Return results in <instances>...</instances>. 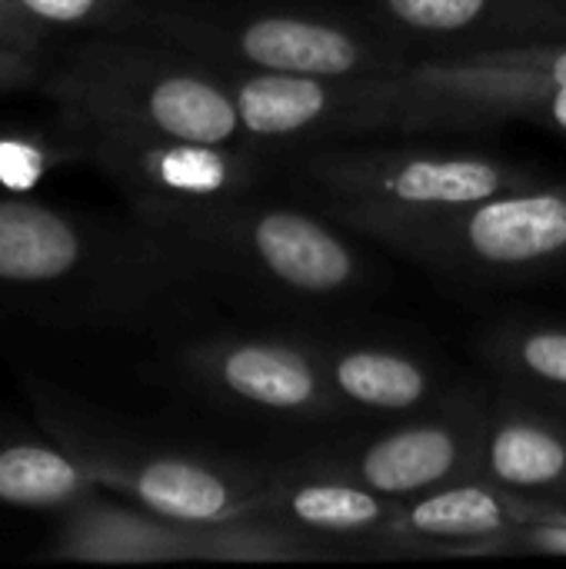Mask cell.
<instances>
[{
  "mask_svg": "<svg viewBox=\"0 0 566 569\" xmlns=\"http://www.w3.org/2000/svg\"><path fill=\"white\" fill-rule=\"evenodd\" d=\"M113 30L143 33L203 57L214 67L370 80L407 70L417 50L360 7L140 0Z\"/></svg>",
  "mask_w": 566,
  "mask_h": 569,
  "instance_id": "7a4b0ae2",
  "label": "cell"
},
{
  "mask_svg": "<svg viewBox=\"0 0 566 569\" xmlns=\"http://www.w3.org/2000/svg\"><path fill=\"white\" fill-rule=\"evenodd\" d=\"M30 23L43 33H73V30H113L127 10L133 7V0H13Z\"/></svg>",
  "mask_w": 566,
  "mask_h": 569,
  "instance_id": "7402d4cb",
  "label": "cell"
},
{
  "mask_svg": "<svg viewBox=\"0 0 566 569\" xmlns=\"http://www.w3.org/2000/svg\"><path fill=\"white\" fill-rule=\"evenodd\" d=\"M23 390L43 433L60 440L90 470L103 493L180 523L214 527L264 520L274 473L200 453L143 447L100 423L83 403L60 393L53 383L27 380Z\"/></svg>",
  "mask_w": 566,
  "mask_h": 569,
  "instance_id": "52a82bcc",
  "label": "cell"
},
{
  "mask_svg": "<svg viewBox=\"0 0 566 569\" xmlns=\"http://www.w3.org/2000/svg\"><path fill=\"white\" fill-rule=\"evenodd\" d=\"M370 240L457 283H520L566 270V180L380 227Z\"/></svg>",
  "mask_w": 566,
  "mask_h": 569,
  "instance_id": "ba28073f",
  "label": "cell"
},
{
  "mask_svg": "<svg viewBox=\"0 0 566 569\" xmlns=\"http://www.w3.org/2000/svg\"><path fill=\"white\" fill-rule=\"evenodd\" d=\"M397 507L400 500H390L354 477L300 463L297 470L274 473L264 520L310 537L334 557H340L334 543L344 547V553L370 550L384 557Z\"/></svg>",
  "mask_w": 566,
  "mask_h": 569,
  "instance_id": "2e32d148",
  "label": "cell"
},
{
  "mask_svg": "<svg viewBox=\"0 0 566 569\" xmlns=\"http://www.w3.org/2000/svg\"><path fill=\"white\" fill-rule=\"evenodd\" d=\"M143 223L193 283L227 277L290 300H334L357 290L367 277L344 223L317 207L274 200L267 190Z\"/></svg>",
  "mask_w": 566,
  "mask_h": 569,
  "instance_id": "277c9868",
  "label": "cell"
},
{
  "mask_svg": "<svg viewBox=\"0 0 566 569\" xmlns=\"http://www.w3.org/2000/svg\"><path fill=\"white\" fill-rule=\"evenodd\" d=\"M0 50L47 53V37L30 23V17L13 0H0Z\"/></svg>",
  "mask_w": 566,
  "mask_h": 569,
  "instance_id": "cb8c5ba5",
  "label": "cell"
},
{
  "mask_svg": "<svg viewBox=\"0 0 566 569\" xmlns=\"http://www.w3.org/2000/svg\"><path fill=\"white\" fill-rule=\"evenodd\" d=\"M47 53H27V50H0V97L20 93L30 87H40L47 73Z\"/></svg>",
  "mask_w": 566,
  "mask_h": 569,
  "instance_id": "603a6c76",
  "label": "cell"
},
{
  "mask_svg": "<svg viewBox=\"0 0 566 569\" xmlns=\"http://www.w3.org/2000/svg\"><path fill=\"white\" fill-rule=\"evenodd\" d=\"M487 400L444 397L437 407L407 417L380 437L317 457L310 467L360 480L390 497L414 500L477 473Z\"/></svg>",
  "mask_w": 566,
  "mask_h": 569,
  "instance_id": "7c38bea8",
  "label": "cell"
},
{
  "mask_svg": "<svg viewBox=\"0 0 566 569\" xmlns=\"http://www.w3.org/2000/svg\"><path fill=\"white\" fill-rule=\"evenodd\" d=\"M137 3H140V0H133V7H137ZM133 7H130V10H133ZM130 10H127V13H130Z\"/></svg>",
  "mask_w": 566,
  "mask_h": 569,
  "instance_id": "484cf974",
  "label": "cell"
},
{
  "mask_svg": "<svg viewBox=\"0 0 566 569\" xmlns=\"http://www.w3.org/2000/svg\"><path fill=\"white\" fill-rule=\"evenodd\" d=\"M53 563L143 567V563H310L337 560L310 537L274 520L180 523L130 500L113 503L100 493L63 510L43 550Z\"/></svg>",
  "mask_w": 566,
  "mask_h": 569,
  "instance_id": "9c48e42d",
  "label": "cell"
},
{
  "mask_svg": "<svg viewBox=\"0 0 566 569\" xmlns=\"http://www.w3.org/2000/svg\"><path fill=\"white\" fill-rule=\"evenodd\" d=\"M477 473L534 500L566 507V417L527 393L487 400Z\"/></svg>",
  "mask_w": 566,
  "mask_h": 569,
  "instance_id": "e0dca14e",
  "label": "cell"
},
{
  "mask_svg": "<svg viewBox=\"0 0 566 569\" xmlns=\"http://www.w3.org/2000/svg\"><path fill=\"white\" fill-rule=\"evenodd\" d=\"M564 503L507 490L480 473L434 493L400 500L384 557H500L504 543L534 520H550Z\"/></svg>",
  "mask_w": 566,
  "mask_h": 569,
  "instance_id": "4fadbf2b",
  "label": "cell"
},
{
  "mask_svg": "<svg viewBox=\"0 0 566 569\" xmlns=\"http://www.w3.org/2000/svg\"><path fill=\"white\" fill-rule=\"evenodd\" d=\"M557 403H566V400H557Z\"/></svg>",
  "mask_w": 566,
  "mask_h": 569,
  "instance_id": "4316f807",
  "label": "cell"
},
{
  "mask_svg": "<svg viewBox=\"0 0 566 569\" xmlns=\"http://www.w3.org/2000/svg\"><path fill=\"white\" fill-rule=\"evenodd\" d=\"M310 197V207L374 237L380 227L464 207L550 180L520 160L447 143H364V137L327 140L280 163Z\"/></svg>",
  "mask_w": 566,
  "mask_h": 569,
  "instance_id": "8992f818",
  "label": "cell"
},
{
  "mask_svg": "<svg viewBox=\"0 0 566 569\" xmlns=\"http://www.w3.org/2000/svg\"><path fill=\"white\" fill-rule=\"evenodd\" d=\"M237 107L247 143L284 163L287 157L340 140L357 80L217 67Z\"/></svg>",
  "mask_w": 566,
  "mask_h": 569,
  "instance_id": "9a60e30c",
  "label": "cell"
},
{
  "mask_svg": "<svg viewBox=\"0 0 566 569\" xmlns=\"http://www.w3.org/2000/svg\"><path fill=\"white\" fill-rule=\"evenodd\" d=\"M417 57L566 43V0H354Z\"/></svg>",
  "mask_w": 566,
  "mask_h": 569,
  "instance_id": "5bb4252c",
  "label": "cell"
},
{
  "mask_svg": "<svg viewBox=\"0 0 566 569\" xmlns=\"http://www.w3.org/2000/svg\"><path fill=\"white\" fill-rule=\"evenodd\" d=\"M93 493L100 483L50 433L40 440L0 437V507L63 513Z\"/></svg>",
  "mask_w": 566,
  "mask_h": 569,
  "instance_id": "d6986e66",
  "label": "cell"
},
{
  "mask_svg": "<svg viewBox=\"0 0 566 569\" xmlns=\"http://www.w3.org/2000/svg\"><path fill=\"white\" fill-rule=\"evenodd\" d=\"M77 127L87 143V167L103 173L140 220L264 193L267 180L280 170L277 160L247 147L150 137L83 120Z\"/></svg>",
  "mask_w": 566,
  "mask_h": 569,
  "instance_id": "30bf717a",
  "label": "cell"
},
{
  "mask_svg": "<svg viewBox=\"0 0 566 569\" xmlns=\"http://www.w3.org/2000/svg\"><path fill=\"white\" fill-rule=\"evenodd\" d=\"M187 287L190 273L143 220L0 193V320L127 327L177 303Z\"/></svg>",
  "mask_w": 566,
  "mask_h": 569,
  "instance_id": "6da1fadb",
  "label": "cell"
},
{
  "mask_svg": "<svg viewBox=\"0 0 566 569\" xmlns=\"http://www.w3.org/2000/svg\"><path fill=\"white\" fill-rule=\"evenodd\" d=\"M330 390L347 413L414 417L444 400V383L424 357L380 343L324 347Z\"/></svg>",
  "mask_w": 566,
  "mask_h": 569,
  "instance_id": "ac0fdd59",
  "label": "cell"
},
{
  "mask_svg": "<svg viewBox=\"0 0 566 569\" xmlns=\"http://www.w3.org/2000/svg\"><path fill=\"white\" fill-rule=\"evenodd\" d=\"M480 357L507 390L537 400H566V323H497L484 337Z\"/></svg>",
  "mask_w": 566,
  "mask_h": 569,
  "instance_id": "ffe728a7",
  "label": "cell"
},
{
  "mask_svg": "<svg viewBox=\"0 0 566 569\" xmlns=\"http://www.w3.org/2000/svg\"><path fill=\"white\" fill-rule=\"evenodd\" d=\"M517 120L566 137V43L420 57L394 77L357 80L344 137H420Z\"/></svg>",
  "mask_w": 566,
  "mask_h": 569,
  "instance_id": "5b68a950",
  "label": "cell"
},
{
  "mask_svg": "<svg viewBox=\"0 0 566 569\" xmlns=\"http://www.w3.org/2000/svg\"><path fill=\"white\" fill-rule=\"evenodd\" d=\"M544 403H550V407H557V410H560V413H564V417H566V403H557V400H544Z\"/></svg>",
  "mask_w": 566,
  "mask_h": 569,
  "instance_id": "d4e9b609",
  "label": "cell"
},
{
  "mask_svg": "<svg viewBox=\"0 0 566 569\" xmlns=\"http://www.w3.org/2000/svg\"><path fill=\"white\" fill-rule=\"evenodd\" d=\"M40 93L93 127L254 150L220 70L143 33L97 30L47 63Z\"/></svg>",
  "mask_w": 566,
  "mask_h": 569,
  "instance_id": "3957f363",
  "label": "cell"
},
{
  "mask_svg": "<svg viewBox=\"0 0 566 569\" xmlns=\"http://www.w3.org/2000/svg\"><path fill=\"white\" fill-rule=\"evenodd\" d=\"M173 367L193 390L244 410L284 420L344 417L320 343L290 337H207L180 347Z\"/></svg>",
  "mask_w": 566,
  "mask_h": 569,
  "instance_id": "8fae6325",
  "label": "cell"
},
{
  "mask_svg": "<svg viewBox=\"0 0 566 569\" xmlns=\"http://www.w3.org/2000/svg\"><path fill=\"white\" fill-rule=\"evenodd\" d=\"M70 167H87V143L73 117L53 107L47 120H0V193L33 197Z\"/></svg>",
  "mask_w": 566,
  "mask_h": 569,
  "instance_id": "44dd1931",
  "label": "cell"
}]
</instances>
